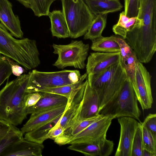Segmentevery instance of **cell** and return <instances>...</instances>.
<instances>
[{"instance_id": "cell-1", "label": "cell", "mask_w": 156, "mask_h": 156, "mask_svg": "<svg viewBox=\"0 0 156 156\" xmlns=\"http://www.w3.org/2000/svg\"><path fill=\"white\" fill-rule=\"evenodd\" d=\"M31 72L10 81L0 90V119L17 126L27 118L24 97Z\"/></svg>"}, {"instance_id": "cell-2", "label": "cell", "mask_w": 156, "mask_h": 156, "mask_svg": "<svg viewBox=\"0 0 156 156\" xmlns=\"http://www.w3.org/2000/svg\"><path fill=\"white\" fill-rule=\"evenodd\" d=\"M0 54L14 60L27 70L34 69L41 63L36 41L14 38L0 22Z\"/></svg>"}, {"instance_id": "cell-3", "label": "cell", "mask_w": 156, "mask_h": 156, "mask_svg": "<svg viewBox=\"0 0 156 156\" xmlns=\"http://www.w3.org/2000/svg\"><path fill=\"white\" fill-rule=\"evenodd\" d=\"M137 17L142 23L127 33V39L139 48L153 46L156 43V0H140Z\"/></svg>"}, {"instance_id": "cell-4", "label": "cell", "mask_w": 156, "mask_h": 156, "mask_svg": "<svg viewBox=\"0 0 156 156\" xmlns=\"http://www.w3.org/2000/svg\"><path fill=\"white\" fill-rule=\"evenodd\" d=\"M131 81L128 77L118 95L98 111L99 114L113 119L129 117L140 122L141 112Z\"/></svg>"}, {"instance_id": "cell-5", "label": "cell", "mask_w": 156, "mask_h": 156, "mask_svg": "<svg viewBox=\"0 0 156 156\" xmlns=\"http://www.w3.org/2000/svg\"><path fill=\"white\" fill-rule=\"evenodd\" d=\"M61 0L69 37L76 38L84 35L95 16L83 0Z\"/></svg>"}, {"instance_id": "cell-6", "label": "cell", "mask_w": 156, "mask_h": 156, "mask_svg": "<svg viewBox=\"0 0 156 156\" xmlns=\"http://www.w3.org/2000/svg\"><path fill=\"white\" fill-rule=\"evenodd\" d=\"M81 75L78 70H63L58 71L44 72L33 70L26 92H38L48 88L55 87L76 83Z\"/></svg>"}, {"instance_id": "cell-7", "label": "cell", "mask_w": 156, "mask_h": 156, "mask_svg": "<svg viewBox=\"0 0 156 156\" xmlns=\"http://www.w3.org/2000/svg\"><path fill=\"white\" fill-rule=\"evenodd\" d=\"M53 53L58 58L53 65L60 69L68 66L84 69L85 60L89 50V45L82 41L72 40L67 44H53Z\"/></svg>"}, {"instance_id": "cell-8", "label": "cell", "mask_w": 156, "mask_h": 156, "mask_svg": "<svg viewBox=\"0 0 156 156\" xmlns=\"http://www.w3.org/2000/svg\"><path fill=\"white\" fill-rule=\"evenodd\" d=\"M135 85L133 87L143 110L151 108L153 103L151 81V76L146 68L137 61L136 65Z\"/></svg>"}, {"instance_id": "cell-9", "label": "cell", "mask_w": 156, "mask_h": 156, "mask_svg": "<svg viewBox=\"0 0 156 156\" xmlns=\"http://www.w3.org/2000/svg\"><path fill=\"white\" fill-rule=\"evenodd\" d=\"M128 77L121 58L113 75L100 90H98L100 92L99 111L118 95Z\"/></svg>"}, {"instance_id": "cell-10", "label": "cell", "mask_w": 156, "mask_h": 156, "mask_svg": "<svg viewBox=\"0 0 156 156\" xmlns=\"http://www.w3.org/2000/svg\"><path fill=\"white\" fill-rule=\"evenodd\" d=\"M113 119L104 116L73 137L68 144L74 143H92L106 139V133Z\"/></svg>"}, {"instance_id": "cell-11", "label": "cell", "mask_w": 156, "mask_h": 156, "mask_svg": "<svg viewBox=\"0 0 156 156\" xmlns=\"http://www.w3.org/2000/svg\"><path fill=\"white\" fill-rule=\"evenodd\" d=\"M120 126V136L115 156H131L133 138L137 128L141 125L135 119L129 117L118 118Z\"/></svg>"}, {"instance_id": "cell-12", "label": "cell", "mask_w": 156, "mask_h": 156, "mask_svg": "<svg viewBox=\"0 0 156 156\" xmlns=\"http://www.w3.org/2000/svg\"><path fill=\"white\" fill-rule=\"evenodd\" d=\"M87 79L82 87L74 93L68 98L66 107L60 120L58 124L64 130L70 128L78 122L83 93Z\"/></svg>"}, {"instance_id": "cell-13", "label": "cell", "mask_w": 156, "mask_h": 156, "mask_svg": "<svg viewBox=\"0 0 156 156\" xmlns=\"http://www.w3.org/2000/svg\"><path fill=\"white\" fill-rule=\"evenodd\" d=\"M99 90L91 87L87 79L83 91L77 123L99 115Z\"/></svg>"}, {"instance_id": "cell-14", "label": "cell", "mask_w": 156, "mask_h": 156, "mask_svg": "<svg viewBox=\"0 0 156 156\" xmlns=\"http://www.w3.org/2000/svg\"><path fill=\"white\" fill-rule=\"evenodd\" d=\"M121 59L120 52L91 53L87 58L86 73L87 75L98 73L118 63Z\"/></svg>"}, {"instance_id": "cell-15", "label": "cell", "mask_w": 156, "mask_h": 156, "mask_svg": "<svg viewBox=\"0 0 156 156\" xmlns=\"http://www.w3.org/2000/svg\"><path fill=\"white\" fill-rule=\"evenodd\" d=\"M0 22L13 36L23 38L19 18L14 14L12 4L9 0H0Z\"/></svg>"}, {"instance_id": "cell-16", "label": "cell", "mask_w": 156, "mask_h": 156, "mask_svg": "<svg viewBox=\"0 0 156 156\" xmlns=\"http://www.w3.org/2000/svg\"><path fill=\"white\" fill-rule=\"evenodd\" d=\"M70 144L67 147L68 149L90 156H108L112 153L114 146L112 141L106 138L98 142L74 143Z\"/></svg>"}, {"instance_id": "cell-17", "label": "cell", "mask_w": 156, "mask_h": 156, "mask_svg": "<svg viewBox=\"0 0 156 156\" xmlns=\"http://www.w3.org/2000/svg\"><path fill=\"white\" fill-rule=\"evenodd\" d=\"M44 148L43 144L23 138L5 149L0 156H42Z\"/></svg>"}, {"instance_id": "cell-18", "label": "cell", "mask_w": 156, "mask_h": 156, "mask_svg": "<svg viewBox=\"0 0 156 156\" xmlns=\"http://www.w3.org/2000/svg\"><path fill=\"white\" fill-rule=\"evenodd\" d=\"M66 105L31 114L29 120L21 129L22 133L23 134L63 114Z\"/></svg>"}, {"instance_id": "cell-19", "label": "cell", "mask_w": 156, "mask_h": 156, "mask_svg": "<svg viewBox=\"0 0 156 156\" xmlns=\"http://www.w3.org/2000/svg\"><path fill=\"white\" fill-rule=\"evenodd\" d=\"M41 92L39 100L34 106L26 108L28 114L66 105L68 99L66 97L53 93Z\"/></svg>"}, {"instance_id": "cell-20", "label": "cell", "mask_w": 156, "mask_h": 156, "mask_svg": "<svg viewBox=\"0 0 156 156\" xmlns=\"http://www.w3.org/2000/svg\"><path fill=\"white\" fill-rule=\"evenodd\" d=\"M95 16L120 10L123 6L119 0H83Z\"/></svg>"}, {"instance_id": "cell-21", "label": "cell", "mask_w": 156, "mask_h": 156, "mask_svg": "<svg viewBox=\"0 0 156 156\" xmlns=\"http://www.w3.org/2000/svg\"><path fill=\"white\" fill-rule=\"evenodd\" d=\"M51 22V30L53 36L58 38L69 37L68 26L62 12L55 10L48 15Z\"/></svg>"}, {"instance_id": "cell-22", "label": "cell", "mask_w": 156, "mask_h": 156, "mask_svg": "<svg viewBox=\"0 0 156 156\" xmlns=\"http://www.w3.org/2000/svg\"><path fill=\"white\" fill-rule=\"evenodd\" d=\"M62 114L48 122L26 133L24 138L30 141L43 144L48 139V135L51 129L58 124Z\"/></svg>"}, {"instance_id": "cell-23", "label": "cell", "mask_w": 156, "mask_h": 156, "mask_svg": "<svg viewBox=\"0 0 156 156\" xmlns=\"http://www.w3.org/2000/svg\"><path fill=\"white\" fill-rule=\"evenodd\" d=\"M142 20L136 17L129 18L125 14L124 12L120 13L118 23L112 27V30L116 34L120 35L125 39L127 33L136 25H140Z\"/></svg>"}, {"instance_id": "cell-24", "label": "cell", "mask_w": 156, "mask_h": 156, "mask_svg": "<svg viewBox=\"0 0 156 156\" xmlns=\"http://www.w3.org/2000/svg\"><path fill=\"white\" fill-rule=\"evenodd\" d=\"M91 49L95 51L104 52H120L119 47L114 36H101L92 40Z\"/></svg>"}, {"instance_id": "cell-25", "label": "cell", "mask_w": 156, "mask_h": 156, "mask_svg": "<svg viewBox=\"0 0 156 156\" xmlns=\"http://www.w3.org/2000/svg\"><path fill=\"white\" fill-rule=\"evenodd\" d=\"M107 14L95 16L87 31L84 35V39L92 40L102 36L106 24Z\"/></svg>"}, {"instance_id": "cell-26", "label": "cell", "mask_w": 156, "mask_h": 156, "mask_svg": "<svg viewBox=\"0 0 156 156\" xmlns=\"http://www.w3.org/2000/svg\"><path fill=\"white\" fill-rule=\"evenodd\" d=\"M118 63L98 73L88 74L87 79L90 86L97 89L100 90L113 75Z\"/></svg>"}, {"instance_id": "cell-27", "label": "cell", "mask_w": 156, "mask_h": 156, "mask_svg": "<svg viewBox=\"0 0 156 156\" xmlns=\"http://www.w3.org/2000/svg\"><path fill=\"white\" fill-rule=\"evenodd\" d=\"M23 135L20 130L16 126L11 124L8 133L0 139V155L9 147L22 139Z\"/></svg>"}, {"instance_id": "cell-28", "label": "cell", "mask_w": 156, "mask_h": 156, "mask_svg": "<svg viewBox=\"0 0 156 156\" xmlns=\"http://www.w3.org/2000/svg\"><path fill=\"white\" fill-rule=\"evenodd\" d=\"M104 116L103 115L99 114L97 116L82 120L69 129L64 131L63 134L69 139V141L73 137L83 130L92 123Z\"/></svg>"}, {"instance_id": "cell-29", "label": "cell", "mask_w": 156, "mask_h": 156, "mask_svg": "<svg viewBox=\"0 0 156 156\" xmlns=\"http://www.w3.org/2000/svg\"><path fill=\"white\" fill-rule=\"evenodd\" d=\"M56 0H30V8L32 10L34 15L38 17L48 16L50 6Z\"/></svg>"}, {"instance_id": "cell-30", "label": "cell", "mask_w": 156, "mask_h": 156, "mask_svg": "<svg viewBox=\"0 0 156 156\" xmlns=\"http://www.w3.org/2000/svg\"><path fill=\"white\" fill-rule=\"evenodd\" d=\"M143 149L156 154V136L144 126L141 125Z\"/></svg>"}, {"instance_id": "cell-31", "label": "cell", "mask_w": 156, "mask_h": 156, "mask_svg": "<svg viewBox=\"0 0 156 156\" xmlns=\"http://www.w3.org/2000/svg\"><path fill=\"white\" fill-rule=\"evenodd\" d=\"M138 61L135 52L129 56L125 61L122 62L123 64L128 77L132 83L133 87L135 85V70L136 62Z\"/></svg>"}, {"instance_id": "cell-32", "label": "cell", "mask_w": 156, "mask_h": 156, "mask_svg": "<svg viewBox=\"0 0 156 156\" xmlns=\"http://www.w3.org/2000/svg\"><path fill=\"white\" fill-rule=\"evenodd\" d=\"M11 61L0 54V86L12 73Z\"/></svg>"}, {"instance_id": "cell-33", "label": "cell", "mask_w": 156, "mask_h": 156, "mask_svg": "<svg viewBox=\"0 0 156 156\" xmlns=\"http://www.w3.org/2000/svg\"><path fill=\"white\" fill-rule=\"evenodd\" d=\"M143 149L142 131L140 126L137 129L133 138L131 156H142Z\"/></svg>"}, {"instance_id": "cell-34", "label": "cell", "mask_w": 156, "mask_h": 156, "mask_svg": "<svg viewBox=\"0 0 156 156\" xmlns=\"http://www.w3.org/2000/svg\"><path fill=\"white\" fill-rule=\"evenodd\" d=\"M140 6V0H124V13L129 18L137 16Z\"/></svg>"}, {"instance_id": "cell-35", "label": "cell", "mask_w": 156, "mask_h": 156, "mask_svg": "<svg viewBox=\"0 0 156 156\" xmlns=\"http://www.w3.org/2000/svg\"><path fill=\"white\" fill-rule=\"evenodd\" d=\"M114 38L119 45L122 60L124 61L134 51L123 38L115 36H114Z\"/></svg>"}, {"instance_id": "cell-36", "label": "cell", "mask_w": 156, "mask_h": 156, "mask_svg": "<svg viewBox=\"0 0 156 156\" xmlns=\"http://www.w3.org/2000/svg\"><path fill=\"white\" fill-rule=\"evenodd\" d=\"M141 125L144 126L155 136H156V114H149L141 122Z\"/></svg>"}, {"instance_id": "cell-37", "label": "cell", "mask_w": 156, "mask_h": 156, "mask_svg": "<svg viewBox=\"0 0 156 156\" xmlns=\"http://www.w3.org/2000/svg\"><path fill=\"white\" fill-rule=\"evenodd\" d=\"M41 92L27 93L24 97V102L26 108L34 105L38 101L41 96Z\"/></svg>"}, {"instance_id": "cell-38", "label": "cell", "mask_w": 156, "mask_h": 156, "mask_svg": "<svg viewBox=\"0 0 156 156\" xmlns=\"http://www.w3.org/2000/svg\"><path fill=\"white\" fill-rule=\"evenodd\" d=\"M64 130L63 127L57 124L49 132L48 135V139L54 140L63 133Z\"/></svg>"}, {"instance_id": "cell-39", "label": "cell", "mask_w": 156, "mask_h": 156, "mask_svg": "<svg viewBox=\"0 0 156 156\" xmlns=\"http://www.w3.org/2000/svg\"><path fill=\"white\" fill-rule=\"evenodd\" d=\"M11 124L0 119V139L3 137L10 129Z\"/></svg>"}, {"instance_id": "cell-40", "label": "cell", "mask_w": 156, "mask_h": 156, "mask_svg": "<svg viewBox=\"0 0 156 156\" xmlns=\"http://www.w3.org/2000/svg\"><path fill=\"white\" fill-rule=\"evenodd\" d=\"M11 68L12 73L17 76L21 75L24 71V69L23 67L13 63L11 64Z\"/></svg>"}, {"instance_id": "cell-41", "label": "cell", "mask_w": 156, "mask_h": 156, "mask_svg": "<svg viewBox=\"0 0 156 156\" xmlns=\"http://www.w3.org/2000/svg\"><path fill=\"white\" fill-rule=\"evenodd\" d=\"M25 7L30 8V0H16Z\"/></svg>"}, {"instance_id": "cell-42", "label": "cell", "mask_w": 156, "mask_h": 156, "mask_svg": "<svg viewBox=\"0 0 156 156\" xmlns=\"http://www.w3.org/2000/svg\"><path fill=\"white\" fill-rule=\"evenodd\" d=\"M142 156H156V154H154L144 149L142 152Z\"/></svg>"}]
</instances>
